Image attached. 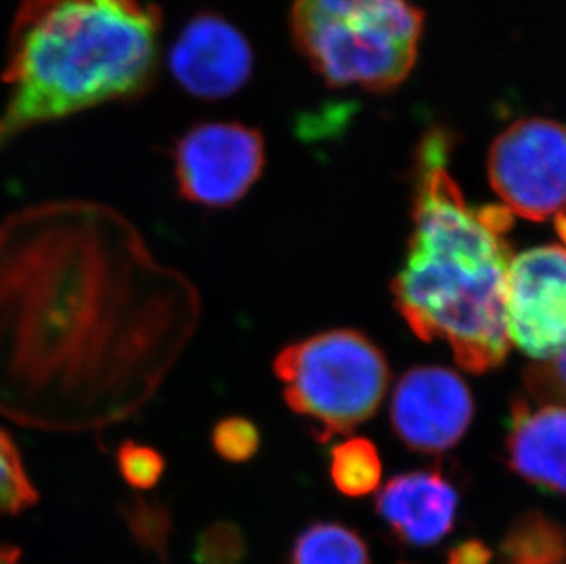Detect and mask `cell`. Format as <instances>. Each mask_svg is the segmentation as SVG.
<instances>
[{"mask_svg": "<svg viewBox=\"0 0 566 564\" xmlns=\"http://www.w3.org/2000/svg\"><path fill=\"white\" fill-rule=\"evenodd\" d=\"M332 482L343 495L365 497L378 490L381 460L375 443L367 438H350L331 452Z\"/></svg>", "mask_w": 566, "mask_h": 564, "instance_id": "5bb4252c", "label": "cell"}, {"mask_svg": "<svg viewBox=\"0 0 566 564\" xmlns=\"http://www.w3.org/2000/svg\"><path fill=\"white\" fill-rule=\"evenodd\" d=\"M247 552L241 530L219 522L198 539L197 555L202 564H239Z\"/></svg>", "mask_w": 566, "mask_h": 564, "instance_id": "d6986e66", "label": "cell"}, {"mask_svg": "<svg viewBox=\"0 0 566 564\" xmlns=\"http://www.w3.org/2000/svg\"><path fill=\"white\" fill-rule=\"evenodd\" d=\"M211 443L217 455L228 462H247L259 451L261 432L248 418L230 416L214 426Z\"/></svg>", "mask_w": 566, "mask_h": 564, "instance_id": "2e32d148", "label": "cell"}, {"mask_svg": "<svg viewBox=\"0 0 566 564\" xmlns=\"http://www.w3.org/2000/svg\"><path fill=\"white\" fill-rule=\"evenodd\" d=\"M160 33V8L144 0H24L2 75L0 149L41 123L144 96Z\"/></svg>", "mask_w": 566, "mask_h": 564, "instance_id": "7a4b0ae2", "label": "cell"}, {"mask_svg": "<svg viewBox=\"0 0 566 564\" xmlns=\"http://www.w3.org/2000/svg\"><path fill=\"white\" fill-rule=\"evenodd\" d=\"M169 64L188 94L222 100L247 85L253 54L247 38L224 17L200 13L178 35Z\"/></svg>", "mask_w": 566, "mask_h": 564, "instance_id": "9c48e42d", "label": "cell"}, {"mask_svg": "<svg viewBox=\"0 0 566 564\" xmlns=\"http://www.w3.org/2000/svg\"><path fill=\"white\" fill-rule=\"evenodd\" d=\"M459 502V491L440 469H423L389 480L376 511L401 544L428 549L453 530Z\"/></svg>", "mask_w": 566, "mask_h": 564, "instance_id": "30bf717a", "label": "cell"}, {"mask_svg": "<svg viewBox=\"0 0 566 564\" xmlns=\"http://www.w3.org/2000/svg\"><path fill=\"white\" fill-rule=\"evenodd\" d=\"M507 341L537 362L566 351V248L541 246L513 259L504 293Z\"/></svg>", "mask_w": 566, "mask_h": 564, "instance_id": "52a82bcc", "label": "cell"}, {"mask_svg": "<svg viewBox=\"0 0 566 564\" xmlns=\"http://www.w3.org/2000/svg\"><path fill=\"white\" fill-rule=\"evenodd\" d=\"M493 560L492 550L486 544L470 539L464 543L454 544L448 552L446 564H490Z\"/></svg>", "mask_w": 566, "mask_h": 564, "instance_id": "ffe728a7", "label": "cell"}, {"mask_svg": "<svg viewBox=\"0 0 566 564\" xmlns=\"http://www.w3.org/2000/svg\"><path fill=\"white\" fill-rule=\"evenodd\" d=\"M506 449L518 477L566 495V407L515 399Z\"/></svg>", "mask_w": 566, "mask_h": 564, "instance_id": "8fae6325", "label": "cell"}, {"mask_svg": "<svg viewBox=\"0 0 566 564\" xmlns=\"http://www.w3.org/2000/svg\"><path fill=\"white\" fill-rule=\"evenodd\" d=\"M118 469L134 490H153L166 471V460L150 446L125 442L118 449Z\"/></svg>", "mask_w": 566, "mask_h": 564, "instance_id": "ac0fdd59", "label": "cell"}, {"mask_svg": "<svg viewBox=\"0 0 566 564\" xmlns=\"http://www.w3.org/2000/svg\"><path fill=\"white\" fill-rule=\"evenodd\" d=\"M39 501L38 490L28 477L21 452L0 429V516L17 515Z\"/></svg>", "mask_w": 566, "mask_h": 564, "instance_id": "9a60e30c", "label": "cell"}, {"mask_svg": "<svg viewBox=\"0 0 566 564\" xmlns=\"http://www.w3.org/2000/svg\"><path fill=\"white\" fill-rule=\"evenodd\" d=\"M289 564H370L369 546L342 522H315L295 539Z\"/></svg>", "mask_w": 566, "mask_h": 564, "instance_id": "4fadbf2b", "label": "cell"}, {"mask_svg": "<svg viewBox=\"0 0 566 564\" xmlns=\"http://www.w3.org/2000/svg\"><path fill=\"white\" fill-rule=\"evenodd\" d=\"M451 136L434 128L417 160L415 229L406 264L392 281L396 310L426 343L443 341L460 367L497 368L510 341L504 293L512 264L506 208L468 206L449 175Z\"/></svg>", "mask_w": 566, "mask_h": 564, "instance_id": "6da1fadb", "label": "cell"}, {"mask_svg": "<svg viewBox=\"0 0 566 564\" xmlns=\"http://www.w3.org/2000/svg\"><path fill=\"white\" fill-rule=\"evenodd\" d=\"M473 418V398L459 374L417 367L396 385L390 421L407 448L443 452L464 437Z\"/></svg>", "mask_w": 566, "mask_h": 564, "instance_id": "ba28073f", "label": "cell"}, {"mask_svg": "<svg viewBox=\"0 0 566 564\" xmlns=\"http://www.w3.org/2000/svg\"><path fill=\"white\" fill-rule=\"evenodd\" d=\"M488 175L510 213L543 222L566 209V127L532 117L513 123L488 156Z\"/></svg>", "mask_w": 566, "mask_h": 564, "instance_id": "5b68a950", "label": "cell"}, {"mask_svg": "<svg viewBox=\"0 0 566 564\" xmlns=\"http://www.w3.org/2000/svg\"><path fill=\"white\" fill-rule=\"evenodd\" d=\"M290 28L328 85L387 92L417 63L423 13L411 0H295Z\"/></svg>", "mask_w": 566, "mask_h": 564, "instance_id": "3957f363", "label": "cell"}, {"mask_svg": "<svg viewBox=\"0 0 566 564\" xmlns=\"http://www.w3.org/2000/svg\"><path fill=\"white\" fill-rule=\"evenodd\" d=\"M178 192L202 208H231L264 169V139L242 123L209 122L189 128L172 149Z\"/></svg>", "mask_w": 566, "mask_h": 564, "instance_id": "8992f818", "label": "cell"}, {"mask_svg": "<svg viewBox=\"0 0 566 564\" xmlns=\"http://www.w3.org/2000/svg\"><path fill=\"white\" fill-rule=\"evenodd\" d=\"M21 550L10 544H0V564H19Z\"/></svg>", "mask_w": 566, "mask_h": 564, "instance_id": "44dd1931", "label": "cell"}, {"mask_svg": "<svg viewBox=\"0 0 566 564\" xmlns=\"http://www.w3.org/2000/svg\"><path fill=\"white\" fill-rule=\"evenodd\" d=\"M501 564H566V528L543 511H526L507 530Z\"/></svg>", "mask_w": 566, "mask_h": 564, "instance_id": "7c38bea8", "label": "cell"}, {"mask_svg": "<svg viewBox=\"0 0 566 564\" xmlns=\"http://www.w3.org/2000/svg\"><path fill=\"white\" fill-rule=\"evenodd\" d=\"M523 378L528 401L566 407V351L548 362L532 363Z\"/></svg>", "mask_w": 566, "mask_h": 564, "instance_id": "e0dca14e", "label": "cell"}, {"mask_svg": "<svg viewBox=\"0 0 566 564\" xmlns=\"http://www.w3.org/2000/svg\"><path fill=\"white\" fill-rule=\"evenodd\" d=\"M290 409L314 421L319 440L369 420L389 385L378 346L356 331H331L286 346L275 359Z\"/></svg>", "mask_w": 566, "mask_h": 564, "instance_id": "277c9868", "label": "cell"}]
</instances>
